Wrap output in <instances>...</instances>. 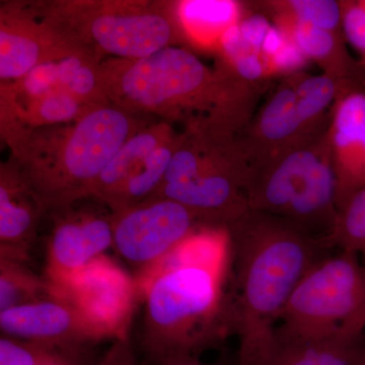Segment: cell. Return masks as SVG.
I'll return each instance as SVG.
<instances>
[{"mask_svg": "<svg viewBox=\"0 0 365 365\" xmlns=\"http://www.w3.org/2000/svg\"><path fill=\"white\" fill-rule=\"evenodd\" d=\"M365 67V66H364ZM360 88H364L365 90V74H364V83H362V85L360 86Z\"/></svg>", "mask_w": 365, "mask_h": 365, "instance_id": "cell-33", "label": "cell"}, {"mask_svg": "<svg viewBox=\"0 0 365 365\" xmlns=\"http://www.w3.org/2000/svg\"><path fill=\"white\" fill-rule=\"evenodd\" d=\"M96 365H139L130 339L116 340Z\"/></svg>", "mask_w": 365, "mask_h": 365, "instance_id": "cell-29", "label": "cell"}, {"mask_svg": "<svg viewBox=\"0 0 365 365\" xmlns=\"http://www.w3.org/2000/svg\"><path fill=\"white\" fill-rule=\"evenodd\" d=\"M2 335L74 355L106 338L78 309L53 295L0 312Z\"/></svg>", "mask_w": 365, "mask_h": 365, "instance_id": "cell-13", "label": "cell"}, {"mask_svg": "<svg viewBox=\"0 0 365 365\" xmlns=\"http://www.w3.org/2000/svg\"><path fill=\"white\" fill-rule=\"evenodd\" d=\"M98 108L101 107L86 104L61 88L36 100H14L0 95V125L34 128L71 123Z\"/></svg>", "mask_w": 365, "mask_h": 365, "instance_id": "cell-21", "label": "cell"}, {"mask_svg": "<svg viewBox=\"0 0 365 365\" xmlns=\"http://www.w3.org/2000/svg\"><path fill=\"white\" fill-rule=\"evenodd\" d=\"M360 63L362 64V66H365V54L364 56L361 57V60H360Z\"/></svg>", "mask_w": 365, "mask_h": 365, "instance_id": "cell-32", "label": "cell"}, {"mask_svg": "<svg viewBox=\"0 0 365 365\" xmlns=\"http://www.w3.org/2000/svg\"><path fill=\"white\" fill-rule=\"evenodd\" d=\"M30 4L60 38L98 61L144 58L184 42L174 1L51 0Z\"/></svg>", "mask_w": 365, "mask_h": 365, "instance_id": "cell-5", "label": "cell"}, {"mask_svg": "<svg viewBox=\"0 0 365 365\" xmlns=\"http://www.w3.org/2000/svg\"><path fill=\"white\" fill-rule=\"evenodd\" d=\"M331 248L361 255L365 248V188L341 209L332 234L327 237Z\"/></svg>", "mask_w": 365, "mask_h": 365, "instance_id": "cell-26", "label": "cell"}, {"mask_svg": "<svg viewBox=\"0 0 365 365\" xmlns=\"http://www.w3.org/2000/svg\"><path fill=\"white\" fill-rule=\"evenodd\" d=\"M148 125L144 117L111 105L71 123L1 126V137L26 187L49 215L91 198L112 158Z\"/></svg>", "mask_w": 365, "mask_h": 365, "instance_id": "cell-4", "label": "cell"}, {"mask_svg": "<svg viewBox=\"0 0 365 365\" xmlns=\"http://www.w3.org/2000/svg\"><path fill=\"white\" fill-rule=\"evenodd\" d=\"M340 4L346 42L362 57L365 54V0L340 1Z\"/></svg>", "mask_w": 365, "mask_h": 365, "instance_id": "cell-28", "label": "cell"}, {"mask_svg": "<svg viewBox=\"0 0 365 365\" xmlns=\"http://www.w3.org/2000/svg\"><path fill=\"white\" fill-rule=\"evenodd\" d=\"M86 55L60 38L30 2L0 6V81L14 83L48 62Z\"/></svg>", "mask_w": 365, "mask_h": 365, "instance_id": "cell-12", "label": "cell"}, {"mask_svg": "<svg viewBox=\"0 0 365 365\" xmlns=\"http://www.w3.org/2000/svg\"><path fill=\"white\" fill-rule=\"evenodd\" d=\"M112 213L113 248L134 268L135 275L203 227L188 208L162 197Z\"/></svg>", "mask_w": 365, "mask_h": 365, "instance_id": "cell-9", "label": "cell"}, {"mask_svg": "<svg viewBox=\"0 0 365 365\" xmlns=\"http://www.w3.org/2000/svg\"><path fill=\"white\" fill-rule=\"evenodd\" d=\"M297 74L284 78L240 137L251 170L263 167L319 135H309L300 123L295 106Z\"/></svg>", "mask_w": 365, "mask_h": 365, "instance_id": "cell-15", "label": "cell"}, {"mask_svg": "<svg viewBox=\"0 0 365 365\" xmlns=\"http://www.w3.org/2000/svg\"><path fill=\"white\" fill-rule=\"evenodd\" d=\"M55 351L57 350L1 335L0 365H41Z\"/></svg>", "mask_w": 365, "mask_h": 365, "instance_id": "cell-27", "label": "cell"}, {"mask_svg": "<svg viewBox=\"0 0 365 365\" xmlns=\"http://www.w3.org/2000/svg\"><path fill=\"white\" fill-rule=\"evenodd\" d=\"M53 294L66 299L104 335L114 341L129 338L140 302L134 276L109 257L96 259Z\"/></svg>", "mask_w": 365, "mask_h": 365, "instance_id": "cell-10", "label": "cell"}, {"mask_svg": "<svg viewBox=\"0 0 365 365\" xmlns=\"http://www.w3.org/2000/svg\"><path fill=\"white\" fill-rule=\"evenodd\" d=\"M58 83L61 90L86 104L111 106L108 97L102 61L88 55H73L58 61Z\"/></svg>", "mask_w": 365, "mask_h": 365, "instance_id": "cell-23", "label": "cell"}, {"mask_svg": "<svg viewBox=\"0 0 365 365\" xmlns=\"http://www.w3.org/2000/svg\"><path fill=\"white\" fill-rule=\"evenodd\" d=\"M352 83L338 81L326 73L319 76L297 74L295 106L300 123L309 135L323 133L329 128L331 113L341 91Z\"/></svg>", "mask_w": 365, "mask_h": 365, "instance_id": "cell-22", "label": "cell"}, {"mask_svg": "<svg viewBox=\"0 0 365 365\" xmlns=\"http://www.w3.org/2000/svg\"><path fill=\"white\" fill-rule=\"evenodd\" d=\"M258 4L262 13L271 19L279 18L307 24L334 33L342 32L340 1L334 0H282Z\"/></svg>", "mask_w": 365, "mask_h": 365, "instance_id": "cell-25", "label": "cell"}, {"mask_svg": "<svg viewBox=\"0 0 365 365\" xmlns=\"http://www.w3.org/2000/svg\"><path fill=\"white\" fill-rule=\"evenodd\" d=\"M174 11L184 43L215 52L227 31L248 14L242 2L234 0L174 1Z\"/></svg>", "mask_w": 365, "mask_h": 365, "instance_id": "cell-19", "label": "cell"}, {"mask_svg": "<svg viewBox=\"0 0 365 365\" xmlns=\"http://www.w3.org/2000/svg\"><path fill=\"white\" fill-rule=\"evenodd\" d=\"M81 201L49 213L53 225L47 242L44 278L52 288L66 284L113 247V213L105 204Z\"/></svg>", "mask_w": 365, "mask_h": 365, "instance_id": "cell-11", "label": "cell"}, {"mask_svg": "<svg viewBox=\"0 0 365 365\" xmlns=\"http://www.w3.org/2000/svg\"><path fill=\"white\" fill-rule=\"evenodd\" d=\"M53 295L47 280L34 273L26 263L0 258V312Z\"/></svg>", "mask_w": 365, "mask_h": 365, "instance_id": "cell-24", "label": "cell"}, {"mask_svg": "<svg viewBox=\"0 0 365 365\" xmlns=\"http://www.w3.org/2000/svg\"><path fill=\"white\" fill-rule=\"evenodd\" d=\"M228 230L237 365H258L295 287L332 248L327 237H312L284 218L259 211L249 210Z\"/></svg>", "mask_w": 365, "mask_h": 365, "instance_id": "cell-2", "label": "cell"}, {"mask_svg": "<svg viewBox=\"0 0 365 365\" xmlns=\"http://www.w3.org/2000/svg\"><path fill=\"white\" fill-rule=\"evenodd\" d=\"M102 69L110 103L132 115L169 123L204 120L235 133L251 122L258 86L209 68L181 46L144 58L105 59Z\"/></svg>", "mask_w": 365, "mask_h": 365, "instance_id": "cell-3", "label": "cell"}, {"mask_svg": "<svg viewBox=\"0 0 365 365\" xmlns=\"http://www.w3.org/2000/svg\"><path fill=\"white\" fill-rule=\"evenodd\" d=\"M278 321L312 339L365 335V266L359 255L326 257L295 287Z\"/></svg>", "mask_w": 365, "mask_h": 365, "instance_id": "cell-8", "label": "cell"}, {"mask_svg": "<svg viewBox=\"0 0 365 365\" xmlns=\"http://www.w3.org/2000/svg\"><path fill=\"white\" fill-rule=\"evenodd\" d=\"M246 195L250 210L279 216L312 237H328L339 215L328 130L252 170Z\"/></svg>", "mask_w": 365, "mask_h": 365, "instance_id": "cell-6", "label": "cell"}, {"mask_svg": "<svg viewBox=\"0 0 365 365\" xmlns=\"http://www.w3.org/2000/svg\"><path fill=\"white\" fill-rule=\"evenodd\" d=\"M44 209L26 187L13 158L0 167V258L28 263Z\"/></svg>", "mask_w": 365, "mask_h": 365, "instance_id": "cell-16", "label": "cell"}, {"mask_svg": "<svg viewBox=\"0 0 365 365\" xmlns=\"http://www.w3.org/2000/svg\"><path fill=\"white\" fill-rule=\"evenodd\" d=\"M232 245L227 227H200L134 275L144 304L141 349L150 365L200 357L232 333Z\"/></svg>", "mask_w": 365, "mask_h": 365, "instance_id": "cell-1", "label": "cell"}, {"mask_svg": "<svg viewBox=\"0 0 365 365\" xmlns=\"http://www.w3.org/2000/svg\"><path fill=\"white\" fill-rule=\"evenodd\" d=\"M329 155L336 182L338 211L365 188V90L355 85L341 91L331 113Z\"/></svg>", "mask_w": 365, "mask_h": 365, "instance_id": "cell-14", "label": "cell"}, {"mask_svg": "<svg viewBox=\"0 0 365 365\" xmlns=\"http://www.w3.org/2000/svg\"><path fill=\"white\" fill-rule=\"evenodd\" d=\"M365 335L312 339L275 327L258 365H362Z\"/></svg>", "mask_w": 365, "mask_h": 365, "instance_id": "cell-17", "label": "cell"}, {"mask_svg": "<svg viewBox=\"0 0 365 365\" xmlns=\"http://www.w3.org/2000/svg\"><path fill=\"white\" fill-rule=\"evenodd\" d=\"M362 365H365V361L364 362V364H362Z\"/></svg>", "mask_w": 365, "mask_h": 365, "instance_id": "cell-34", "label": "cell"}, {"mask_svg": "<svg viewBox=\"0 0 365 365\" xmlns=\"http://www.w3.org/2000/svg\"><path fill=\"white\" fill-rule=\"evenodd\" d=\"M41 365H76V361L72 354L55 351Z\"/></svg>", "mask_w": 365, "mask_h": 365, "instance_id": "cell-30", "label": "cell"}, {"mask_svg": "<svg viewBox=\"0 0 365 365\" xmlns=\"http://www.w3.org/2000/svg\"><path fill=\"white\" fill-rule=\"evenodd\" d=\"M160 365H206L202 364L199 359V357H181V359H176L170 360V361L165 362Z\"/></svg>", "mask_w": 365, "mask_h": 365, "instance_id": "cell-31", "label": "cell"}, {"mask_svg": "<svg viewBox=\"0 0 365 365\" xmlns=\"http://www.w3.org/2000/svg\"><path fill=\"white\" fill-rule=\"evenodd\" d=\"M169 122L158 121L148 124L137 132L120 148L93 189L91 198L103 204L107 202L134 174L158 146L176 135Z\"/></svg>", "mask_w": 365, "mask_h": 365, "instance_id": "cell-20", "label": "cell"}, {"mask_svg": "<svg viewBox=\"0 0 365 365\" xmlns=\"http://www.w3.org/2000/svg\"><path fill=\"white\" fill-rule=\"evenodd\" d=\"M271 20L307 61L316 62L321 66L323 73L344 83L360 85L364 68L347 52L343 33L330 32L285 19Z\"/></svg>", "mask_w": 365, "mask_h": 365, "instance_id": "cell-18", "label": "cell"}, {"mask_svg": "<svg viewBox=\"0 0 365 365\" xmlns=\"http://www.w3.org/2000/svg\"><path fill=\"white\" fill-rule=\"evenodd\" d=\"M250 165L235 144L196 138L178 148L155 197L184 205L205 227H230L250 210Z\"/></svg>", "mask_w": 365, "mask_h": 365, "instance_id": "cell-7", "label": "cell"}]
</instances>
